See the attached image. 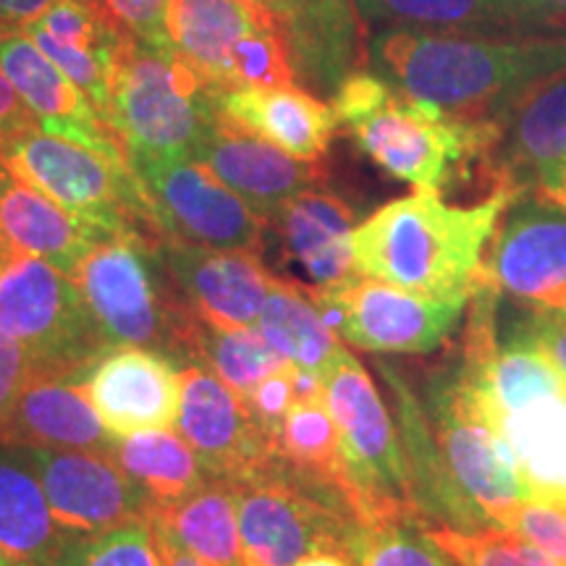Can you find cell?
Instances as JSON below:
<instances>
[{"label": "cell", "instance_id": "6da1fadb", "mask_svg": "<svg viewBox=\"0 0 566 566\" xmlns=\"http://www.w3.org/2000/svg\"><path fill=\"white\" fill-rule=\"evenodd\" d=\"M375 74L462 122H501L537 82L566 69V38H480L380 27L367 40Z\"/></svg>", "mask_w": 566, "mask_h": 566}, {"label": "cell", "instance_id": "7a4b0ae2", "mask_svg": "<svg viewBox=\"0 0 566 566\" xmlns=\"http://www.w3.org/2000/svg\"><path fill=\"white\" fill-rule=\"evenodd\" d=\"M512 200L506 192L475 205H449L433 192L391 200L354 229V271L438 300H470Z\"/></svg>", "mask_w": 566, "mask_h": 566}, {"label": "cell", "instance_id": "3957f363", "mask_svg": "<svg viewBox=\"0 0 566 566\" xmlns=\"http://www.w3.org/2000/svg\"><path fill=\"white\" fill-rule=\"evenodd\" d=\"M338 124L380 171L417 192L446 195L472 174L488 171L499 122H462L396 90L375 71H354L331 97Z\"/></svg>", "mask_w": 566, "mask_h": 566}, {"label": "cell", "instance_id": "277c9868", "mask_svg": "<svg viewBox=\"0 0 566 566\" xmlns=\"http://www.w3.org/2000/svg\"><path fill=\"white\" fill-rule=\"evenodd\" d=\"M160 239L116 237L95 244L71 273L111 346H139L192 365L202 323L160 252Z\"/></svg>", "mask_w": 566, "mask_h": 566}, {"label": "cell", "instance_id": "5b68a950", "mask_svg": "<svg viewBox=\"0 0 566 566\" xmlns=\"http://www.w3.org/2000/svg\"><path fill=\"white\" fill-rule=\"evenodd\" d=\"M218 95L171 45H147L129 34L111 92V126L129 163L192 158L218 118Z\"/></svg>", "mask_w": 566, "mask_h": 566}, {"label": "cell", "instance_id": "8992f818", "mask_svg": "<svg viewBox=\"0 0 566 566\" xmlns=\"http://www.w3.org/2000/svg\"><path fill=\"white\" fill-rule=\"evenodd\" d=\"M0 160L71 216L95 226L103 237H147L163 242L150 197L129 158L92 150L34 126L9 142Z\"/></svg>", "mask_w": 566, "mask_h": 566}, {"label": "cell", "instance_id": "52a82bcc", "mask_svg": "<svg viewBox=\"0 0 566 566\" xmlns=\"http://www.w3.org/2000/svg\"><path fill=\"white\" fill-rule=\"evenodd\" d=\"M323 386L338 430L344 495L354 525L420 514L412 501L399 428L365 365L346 349Z\"/></svg>", "mask_w": 566, "mask_h": 566}, {"label": "cell", "instance_id": "ba28073f", "mask_svg": "<svg viewBox=\"0 0 566 566\" xmlns=\"http://www.w3.org/2000/svg\"><path fill=\"white\" fill-rule=\"evenodd\" d=\"M0 331L24 346L40 370L80 378L111 349L71 275L27 252L0 265Z\"/></svg>", "mask_w": 566, "mask_h": 566}, {"label": "cell", "instance_id": "9c48e42d", "mask_svg": "<svg viewBox=\"0 0 566 566\" xmlns=\"http://www.w3.org/2000/svg\"><path fill=\"white\" fill-rule=\"evenodd\" d=\"M307 289L342 344L370 354L441 349L457 334L470 307V300H438L363 273Z\"/></svg>", "mask_w": 566, "mask_h": 566}, {"label": "cell", "instance_id": "30bf717a", "mask_svg": "<svg viewBox=\"0 0 566 566\" xmlns=\"http://www.w3.org/2000/svg\"><path fill=\"white\" fill-rule=\"evenodd\" d=\"M132 168L145 184L163 239L210 250L263 254L268 218L195 158H137Z\"/></svg>", "mask_w": 566, "mask_h": 566}, {"label": "cell", "instance_id": "8fae6325", "mask_svg": "<svg viewBox=\"0 0 566 566\" xmlns=\"http://www.w3.org/2000/svg\"><path fill=\"white\" fill-rule=\"evenodd\" d=\"M244 566H294L321 548L349 551L352 516L281 470L233 483Z\"/></svg>", "mask_w": 566, "mask_h": 566}, {"label": "cell", "instance_id": "7c38bea8", "mask_svg": "<svg viewBox=\"0 0 566 566\" xmlns=\"http://www.w3.org/2000/svg\"><path fill=\"white\" fill-rule=\"evenodd\" d=\"M424 412L457 485L491 525H504L512 509L527 501L525 485L504 438L480 412L454 365L430 378Z\"/></svg>", "mask_w": 566, "mask_h": 566}, {"label": "cell", "instance_id": "4fadbf2b", "mask_svg": "<svg viewBox=\"0 0 566 566\" xmlns=\"http://www.w3.org/2000/svg\"><path fill=\"white\" fill-rule=\"evenodd\" d=\"M480 279L525 313H564L566 212L533 192L516 195L495 226Z\"/></svg>", "mask_w": 566, "mask_h": 566}, {"label": "cell", "instance_id": "5bb4252c", "mask_svg": "<svg viewBox=\"0 0 566 566\" xmlns=\"http://www.w3.org/2000/svg\"><path fill=\"white\" fill-rule=\"evenodd\" d=\"M38 472L51 512L71 535H97L150 520L158 504L105 451L21 449Z\"/></svg>", "mask_w": 566, "mask_h": 566}, {"label": "cell", "instance_id": "9a60e30c", "mask_svg": "<svg viewBox=\"0 0 566 566\" xmlns=\"http://www.w3.org/2000/svg\"><path fill=\"white\" fill-rule=\"evenodd\" d=\"M176 430L216 480L242 483L279 464L273 443L254 422L244 399L202 365L181 367Z\"/></svg>", "mask_w": 566, "mask_h": 566}, {"label": "cell", "instance_id": "2e32d148", "mask_svg": "<svg viewBox=\"0 0 566 566\" xmlns=\"http://www.w3.org/2000/svg\"><path fill=\"white\" fill-rule=\"evenodd\" d=\"M163 260L197 317L226 331L254 328L275 273L258 252L210 250L163 239Z\"/></svg>", "mask_w": 566, "mask_h": 566}, {"label": "cell", "instance_id": "e0dca14e", "mask_svg": "<svg viewBox=\"0 0 566 566\" xmlns=\"http://www.w3.org/2000/svg\"><path fill=\"white\" fill-rule=\"evenodd\" d=\"M0 66L42 132L129 158L116 129L21 27L0 24Z\"/></svg>", "mask_w": 566, "mask_h": 566}, {"label": "cell", "instance_id": "ac0fdd59", "mask_svg": "<svg viewBox=\"0 0 566 566\" xmlns=\"http://www.w3.org/2000/svg\"><path fill=\"white\" fill-rule=\"evenodd\" d=\"M84 391L113 436L174 428L181 401V367L166 354L111 346L84 373Z\"/></svg>", "mask_w": 566, "mask_h": 566}, {"label": "cell", "instance_id": "d6986e66", "mask_svg": "<svg viewBox=\"0 0 566 566\" xmlns=\"http://www.w3.org/2000/svg\"><path fill=\"white\" fill-rule=\"evenodd\" d=\"M111 124V92L129 32L97 0H53L21 27Z\"/></svg>", "mask_w": 566, "mask_h": 566}, {"label": "cell", "instance_id": "ffe728a7", "mask_svg": "<svg viewBox=\"0 0 566 566\" xmlns=\"http://www.w3.org/2000/svg\"><path fill=\"white\" fill-rule=\"evenodd\" d=\"M359 19L405 30L480 38H566V13L548 0H354Z\"/></svg>", "mask_w": 566, "mask_h": 566}, {"label": "cell", "instance_id": "44dd1931", "mask_svg": "<svg viewBox=\"0 0 566 566\" xmlns=\"http://www.w3.org/2000/svg\"><path fill=\"white\" fill-rule=\"evenodd\" d=\"M275 19L286 40L296 84L334 97L363 63V32L354 0H247Z\"/></svg>", "mask_w": 566, "mask_h": 566}, {"label": "cell", "instance_id": "7402d4cb", "mask_svg": "<svg viewBox=\"0 0 566 566\" xmlns=\"http://www.w3.org/2000/svg\"><path fill=\"white\" fill-rule=\"evenodd\" d=\"M192 158L210 168V174L265 218L304 189L321 187L325 179L323 163L294 158L271 142L231 124L221 113Z\"/></svg>", "mask_w": 566, "mask_h": 566}, {"label": "cell", "instance_id": "603a6c76", "mask_svg": "<svg viewBox=\"0 0 566 566\" xmlns=\"http://www.w3.org/2000/svg\"><path fill=\"white\" fill-rule=\"evenodd\" d=\"M357 210L328 189H304L268 218V231L279 242L281 263L304 286H328L354 271L352 233Z\"/></svg>", "mask_w": 566, "mask_h": 566}, {"label": "cell", "instance_id": "cb8c5ba5", "mask_svg": "<svg viewBox=\"0 0 566 566\" xmlns=\"http://www.w3.org/2000/svg\"><path fill=\"white\" fill-rule=\"evenodd\" d=\"M566 158V69L525 92L499 122L488 158L493 192L522 195L548 166ZM491 192V195H493Z\"/></svg>", "mask_w": 566, "mask_h": 566}, {"label": "cell", "instance_id": "d4e9b609", "mask_svg": "<svg viewBox=\"0 0 566 566\" xmlns=\"http://www.w3.org/2000/svg\"><path fill=\"white\" fill-rule=\"evenodd\" d=\"M113 438L80 375L38 370L21 391L0 443L17 449L108 451Z\"/></svg>", "mask_w": 566, "mask_h": 566}, {"label": "cell", "instance_id": "484cf974", "mask_svg": "<svg viewBox=\"0 0 566 566\" xmlns=\"http://www.w3.org/2000/svg\"><path fill=\"white\" fill-rule=\"evenodd\" d=\"M218 113L300 160L323 163L342 124L334 105L300 84L239 87L218 95Z\"/></svg>", "mask_w": 566, "mask_h": 566}, {"label": "cell", "instance_id": "4316f807", "mask_svg": "<svg viewBox=\"0 0 566 566\" xmlns=\"http://www.w3.org/2000/svg\"><path fill=\"white\" fill-rule=\"evenodd\" d=\"M380 373L388 380L396 405V428L405 449L409 483H412V501L417 512L428 525H446L459 530H472L491 525L485 514L467 499L454 475L443 462L438 449L433 424L428 420L424 405H420L412 388L407 386L405 375L386 363H380Z\"/></svg>", "mask_w": 566, "mask_h": 566}, {"label": "cell", "instance_id": "83f0119b", "mask_svg": "<svg viewBox=\"0 0 566 566\" xmlns=\"http://www.w3.org/2000/svg\"><path fill=\"white\" fill-rule=\"evenodd\" d=\"M275 24L260 6L247 0H168L166 32L171 48L221 95L231 90V66L239 48Z\"/></svg>", "mask_w": 566, "mask_h": 566}, {"label": "cell", "instance_id": "f1b7e54d", "mask_svg": "<svg viewBox=\"0 0 566 566\" xmlns=\"http://www.w3.org/2000/svg\"><path fill=\"white\" fill-rule=\"evenodd\" d=\"M0 231L17 252L38 254L63 273H74L92 247L108 242L95 226L71 216L59 202L19 179L0 160Z\"/></svg>", "mask_w": 566, "mask_h": 566}, {"label": "cell", "instance_id": "f546056e", "mask_svg": "<svg viewBox=\"0 0 566 566\" xmlns=\"http://www.w3.org/2000/svg\"><path fill=\"white\" fill-rule=\"evenodd\" d=\"M485 420L512 451L527 501L566 509V388Z\"/></svg>", "mask_w": 566, "mask_h": 566}, {"label": "cell", "instance_id": "4dcf8cb0", "mask_svg": "<svg viewBox=\"0 0 566 566\" xmlns=\"http://www.w3.org/2000/svg\"><path fill=\"white\" fill-rule=\"evenodd\" d=\"M69 541L30 459L0 443V556L9 566H53Z\"/></svg>", "mask_w": 566, "mask_h": 566}, {"label": "cell", "instance_id": "1f68e13d", "mask_svg": "<svg viewBox=\"0 0 566 566\" xmlns=\"http://www.w3.org/2000/svg\"><path fill=\"white\" fill-rule=\"evenodd\" d=\"M254 328L283 359L302 370L321 375V378L328 375L331 367L346 352V344H342V338L328 328L310 296V289L294 279H283V275H275Z\"/></svg>", "mask_w": 566, "mask_h": 566}, {"label": "cell", "instance_id": "d6a6232c", "mask_svg": "<svg viewBox=\"0 0 566 566\" xmlns=\"http://www.w3.org/2000/svg\"><path fill=\"white\" fill-rule=\"evenodd\" d=\"M275 457L286 475L300 480L331 506L349 514L338 430L325 399L296 401L275 438Z\"/></svg>", "mask_w": 566, "mask_h": 566}, {"label": "cell", "instance_id": "836d02e7", "mask_svg": "<svg viewBox=\"0 0 566 566\" xmlns=\"http://www.w3.org/2000/svg\"><path fill=\"white\" fill-rule=\"evenodd\" d=\"M105 454L122 467L134 483L145 488L158 506L184 501L212 480L192 446L184 441L179 430L174 433L171 428L116 436Z\"/></svg>", "mask_w": 566, "mask_h": 566}, {"label": "cell", "instance_id": "e575fe53", "mask_svg": "<svg viewBox=\"0 0 566 566\" xmlns=\"http://www.w3.org/2000/svg\"><path fill=\"white\" fill-rule=\"evenodd\" d=\"M153 514L202 566H244L233 483L212 478L200 491Z\"/></svg>", "mask_w": 566, "mask_h": 566}, {"label": "cell", "instance_id": "d590c367", "mask_svg": "<svg viewBox=\"0 0 566 566\" xmlns=\"http://www.w3.org/2000/svg\"><path fill=\"white\" fill-rule=\"evenodd\" d=\"M192 363L208 367L239 399H247L254 386L286 367L289 359H283L258 328L226 331L202 323Z\"/></svg>", "mask_w": 566, "mask_h": 566}, {"label": "cell", "instance_id": "8d00e7d4", "mask_svg": "<svg viewBox=\"0 0 566 566\" xmlns=\"http://www.w3.org/2000/svg\"><path fill=\"white\" fill-rule=\"evenodd\" d=\"M349 554L357 566H457L436 546L420 514L352 525Z\"/></svg>", "mask_w": 566, "mask_h": 566}, {"label": "cell", "instance_id": "74e56055", "mask_svg": "<svg viewBox=\"0 0 566 566\" xmlns=\"http://www.w3.org/2000/svg\"><path fill=\"white\" fill-rule=\"evenodd\" d=\"M428 535L457 566H562L525 535L501 525L472 530L428 525Z\"/></svg>", "mask_w": 566, "mask_h": 566}, {"label": "cell", "instance_id": "f35d334b", "mask_svg": "<svg viewBox=\"0 0 566 566\" xmlns=\"http://www.w3.org/2000/svg\"><path fill=\"white\" fill-rule=\"evenodd\" d=\"M53 566H160L150 520H134L97 535H71Z\"/></svg>", "mask_w": 566, "mask_h": 566}, {"label": "cell", "instance_id": "ab89813d", "mask_svg": "<svg viewBox=\"0 0 566 566\" xmlns=\"http://www.w3.org/2000/svg\"><path fill=\"white\" fill-rule=\"evenodd\" d=\"M501 527L525 535L537 548L566 566V509L543 501H520Z\"/></svg>", "mask_w": 566, "mask_h": 566}, {"label": "cell", "instance_id": "60d3db41", "mask_svg": "<svg viewBox=\"0 0 566 566\" xmlns=\"http://www.w3.org/2000/svg\"><path fill=\"white\" fill-rule=\"evenodd\" d=\"M244 405L275 449V438H279L281 424L289 417V412H292V407L296 405L294 365L289 363L286 367H281L279 373L268 375L263 384L252 388V394L247 396Z\"/></svg>", "mask_w": 566, "mask_h": 566}, {"label": "cell", "instance_id": "b9f144b4", "mask_svg": "<svg viewBox=\"0 0 566 566\" xmlns=\"http://www.w3.org/2000/svg\"><path fill=\"white\" fill-rule=\"evenodd\" d=\"M97 3L137 40L158 48L171 45L166 32L168 0H97Z\"/></svg>", "mask_w": 566, "mask_h": 566}, {"label": "cell", "instance_id": "7bdbcfd3", "mask_svg": "<svg viewBox=\"0 0 566 566\" xmlns=\"http://www.w3.org/2000/svg\"><path fill=\"white\" fill-rule=\"evenodd\" d=\"M40 367L24 346L0 331V433L17 407L21 391Z\"/></svg>", "mask_w": 566, "mask_h": 566}, {"label": "cell", "instance_id": "ee69618b", "mask_svg": "<svg viewBox=\"0 0 566 566\" xmlns=\"http://www.w3.org/2000/svg\"><path fill=\"white\" fill-rule=\"evenodd\" d=\"M512 328L520 336H525L566 380V310L551 315L527 313L520 321H514Z\"/></svg>", "mask_w": 566, "mask_h": 566}, {"label": "cell", "instance_id": "f6af8a7d", "mask_svg": "<svg viewBox=\"0 0 566 566\" xmlns=\"http://www.w3.org/2000/svg\"><path fill=\"white\" fill-rule=\"evenodd\" d=\"M38 126V122L32 118L30 108H27L24 101L19 97V92L13 90V84L9 76H6L3 66H0V153L3 147L21 137L24 132H30Z\"/></svg>", "mask_w": 566, "mask_h": 566}, {"label": "cell", "instance_id": "bcb514c9", "mask_svg": "<svg viewBox=\"0 0 566 566\" xmlns=\"http://www.w3.org/2000/svg\"><path fill=\"white\" fill-rule=\"evenodd\" d=\"M527 192H533L541 200L556 205L558 210L566 212V158L548 166L537 179L530 184Z\"/></svg>", "mask_w": 566, "mask_h": 566}, {"label": "cell", "instance_id": "7dc6e473", "mask_svg": "<svg viewBox=\"0 0 566 566\" xmlns=\"http://www.w3.org/2000/svg\"><path fill=\"white\" fill-rule=\"evenodd\" d=\"M153 530H155V543H158V554H160V566H202L197 558L189 554L187 548L181 546L179 537H176L171 530H168L158 516H150Z\"/></svg>", "mask_w": 566, "mask_h": 566}, {"label": "cell", "instance_id": "c3c4849f", "mask_svg": "<svg viewBox=\"0 0 566 566\" xmlns=\"http://www.w3.org/2000/svg\"><path fill=\"white\" fill-rule=\"evenodd\" d=\"M53 0H0V24L24 27L40 17Z\"/></svg>", "mask_w": 566, "mask_h": 566}, {"label": "cell", "instance_id": "681fc988", "mask_svg": "<svg viewBox=\"0 0 566 566\" xmlns=\"http://www.w3.org/2000/svg\"><path fill=\"white\" fill-rule=\"evenodd\" d=\"M294 566H357L349 551L342 548H321L313 551V554L302 556Z\"/></svg>", "mask_w": 566, "mask_h": 566}, {"label": "cell", "instance_id": "f907efd6", "mask_svg": "<svg viewBox=\"0 0 566 566\" xmlns=\"http://www.w3.org/2000/svg\"><path fill=\"white\" fill-rule=\"evenodd\" d=\"M13 252H17V250H13V247H11L9 242H6L3 231H0V265H3V263H6V260H9V258H11V254H13Z\"/></svg>", "mask_w": 566, "mask_h": 566}, {"label": "cell", "instance_id": "816d5d0a", "mask_svg": "<svg viewBox=\"0 0 566 566\" xmlns=\"http://www.w3.org/2000/svg\"><path fill=\"white\" fill-rule=\"evenodd\" d=\"M548 3H554L558 11H562V13H566V0H548Z\"/></svg>", "mask_w": 566, "mask_h": 566}, {"label": "cell", "instance_id": "f5cc1de1", "mask_svg": "<svg viewBox=\"0 0 566 566\" xmlns=\"http://www.w3.org/2000/svg\"><path fill=\"white\" fill-rule=\"evenodd\" d=\"M0 566H9V562H6V558H3V556H0Z\"/></svg>", "mask_w": 566, "mask_h": 566}]
</instances>
